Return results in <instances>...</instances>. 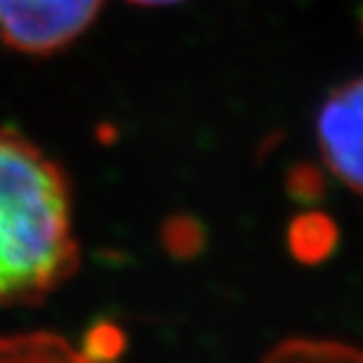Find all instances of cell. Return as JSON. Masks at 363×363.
Returning a JSON list of instances; mask_svg holds the SVG:
<instances>
[{
	"instance_id": "obj_1",
	"label": "cell",
	"mask_w": 363,
	"mask_h": 363,
	"mask_svg": "<svg viewBox=\"0 0 363 363\" xmlns=\"http://www.w3.org/2000/svg\"><path fill=\"white\" fill-rule=\"evenodd\" d=\"M78 265L66 174L38 145L0 129V307L43 303Z\"/></svg>"
},
{
	"instance_id": "obj_2",
	"label": "cell",
	"mask_w": 363,
	"mask_h": 363,
	"mask_svg": "<svg viewBox=\"0 0 363 363\" xmlns=\"http://www.w3.org/2000/svg\"><path fill=\"white\" fill-rule=\"evenodd\" d=\"M104 0H0V40L26 54H52L89 28Z\"/></svg>"
},
{
	"instance_id": "obj_3",
	"label": "cell",
	"mask_w": 363,
	"mask_h": 363,
	"mask_svg": "<svg viewBox=\"0 0 363 363\" xmlns=\"http://www.w3.org/2000/svg\"><path fill=\"white\" fill-rule=\"evenodd\" d=\"M319 143L337 179L363 192V78L345 84L323 104Z\"/></svg>"
},
{
	"instance_id": "obj_4",
	"label": "cell",
	"mask_w": 363,
	"mask_h": 363,
	"mask_svg": "<svg viewBox=\"0 0 363 363\" xmlns=\"http://www.w3.org/2000/svg\"><path fill=\"white\" fill-rule=\"evenodd\" d=\"M0 363H96L61 335L21 333L0 337Z\"/></svg>"
},
{
	"instance_id": "obj_5",
	"label": "cell",
	"mask_w": 363,
	"mask_h": 363,
	"mask_svg": "<svg viewBox=\"0 0 363 363\" xmlns=\"http://www.w3.org/2000/svg\"><path fill=\"white\" fill-rule=\"evenodd\" d=\"M291 253L300 262L314 265L326 260L337 246V225L323 213H303L289 228Z\"/></svg>"
},
{
	"instance_id": "obj_6",
	"label": "cell",
	"mask_w": 363,
	"mask_h": 363,
	"mask_svg": "<svg viewBox=\"0 0 363 363\" xmlns=\"http://www.w3.org/2000/svg\"><path fill=\"white\" fill-rule=\"evenodd\" d=\"M262 363H363V352L335 342L291 340L269 352Z\"/></svg>"
},
{
	"instance_id": "obj_7",
	"label": "cell",
	"mask_w": 363,
	"mask_h": 363,
	"mask_svg": "<svg viewBox=\"0 0 363 363\" xmlns=\"http://www.w3.org/2000/svg\"><path fill=\"white\" fill-rule=\"evenodd\" d=\"M122 350H125V333L111 321L94 323L84 335L82 354L96 363H111L113 359L120 357Z\"/></svg>"
},
{
	"instance_id": "obj_8",
	"label": "cell",
	"mask_w": 363,
	"mask_h": 363,
	"mask_svg": "<svg viewBox=\"0 0 363 363\" xmlns=\"http://www.w3.org/2000/svg\"><path fill=\"white\" fill-rule=\"evenodd\" d=\"M164 246L176 258H192L204 246V230L195 218L181 216L164 225Z\"/></svg>"
},
{
	"instance_id": "obj_9",
	"label": "cell",
	"mask_w": 363,
	"mask_h": 363,
	"mask_svg": "<svg viewBox=\"0 0 363 363\" xmlns=\"http://www.w3.org/2000/svg\"><path fill=\"white\" fill-rule=\"evenodd\" d=\"M289 192L298 202H316L323 195V176L312 164H298L289 174Z\"/></svg>"
},
{
	"instance_id": "obj_10",
	"label": "cell",
	"mask_w": 363,
	"mask_h": 363,
	"mask_svg": "<svg viewBox=\"0 0 363 363\" xmlns=\"http://www.w3.org/2000/svg\"><path fill=\"white\" fill-rule=\"evenodd\" d=\"M136 5H172V3H179V0H131Z\"/></svg>"
},
{
	"instance_id": "obj_11",
	"label": "cell",
	"mask_w": 363,
	"mask_h": 363,
	"mask_svg": "<svg viewBox=\"0 0 363 363\" xmlns=\"http://www.w3.org/2000/svg\"><path fill=\"white\" fill-rule=\"evenodd\" d=\"M361 19H363V14H361Z\"/></svg>"
}]
</instances>
